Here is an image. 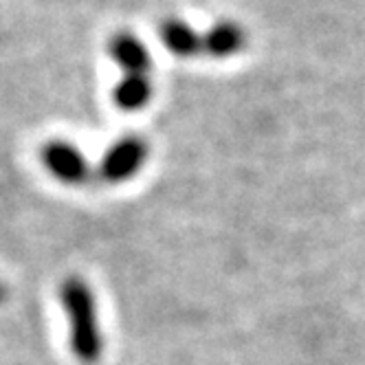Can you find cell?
Returning <instances> with one entry per match:
<instances>
[{
  "instance_id": "obj_1",
  "label": "cell",
  "mask_w": 365,
  "mask_h": 365,
  "mask_svg": "<svg viewBox=\"0 0 365 365\" xmlns=\"http://www.w3.org/2000/svg\"><path fill=\"white\" fill-rule=\"evenodd\" d=\"M62 304L71 322V350L82 363H97L103 350L97 304L91 286L82 277H68L62 284Z\"/></svg>"
},
{
  "instance_id": "obj_2",
  "label": "cell",
  "mask_w": 365,
  "mask_h": 365,
  "mask_svg": "<svg viewBox=\"0 0 365 365\" xmlns=\"http://www.w3.org/2000/svg\"><path fill=\"white\" fill-rule=\"evenodd\" d=\"M148 159V143L137 137L130 135L113 143L103 159L99 163V176L106 182H123L128 178H133L145 163Z\"/></svg>"
},
{
  "instance_id": "obj_3",
  "label": "cell",
  "mask_w": 365,
  "mask_h": 365,
  "mask_svg": "<svg viewBox=\"0 0 365 365\" xmlns=\"http://www.w3.org/2000/svg\"><path fill=\"white\" fill-rule=\"evenodd\" d=\"M40 156H42L44 168L58 180L66 182V185H80L91 174L88 161L80 152V148L64 139H53L44 143Z\"/></svg>"
},
{
  "instance_id": "obj_4",
  "label": "cell",
  "mask_w": 365,
  "mask_h": 365,
  "mask_svg": "<svg viewBox=\"0 0 365 365\" xmlns=\"http://www.w3.org/2000/svg\"><path fill=\"white\" fill-rule=\"evenodd\" d=\"M108 53L123 75H148L152 66L150 48L130 31H119L108 40Z\"/></svg>"
},
{
  "instance_id": "obj_5",
  "label": "cell",
  "mask_w": 365,
  "mask_h": 365,
  "mask_svg": "<svg viewBox=\"0 0 365 365\" xmlns=\"http://www.w3.org/2000/svg\"><path fill=\"white\" fill-rule=\"evenodd\" d=\"M150 97H152L150 75H123L113 91V101L117 103V108L125 113L141 110L143 106H148Z\"/></svg>"
},
{
  "instance_id": "obj_6",
  "label": "cell",
  "mask_w": 365,
  "mask_h": 365,
  "mask_svg": "<svg viewBox=\"0 0 365 365\" xmlns=\"http://www.w3.org/2000/svg\"><path fill=\"white\" fill-rule=\"evenodd\" d=\"M245 44V31L233 22H218L202 36V48L214 58H229Z\"/></svg>"
},
{
  "instance_id": "obj_7",
  "label": "cell",
  "mask_w": 365,
  "mask_h": 365,
  "mask_svg": "<svg viewBox=\"0 0 365 365\" xmlns=\"http://www.w3.org/2000/svg\"><path fill=\"white\" fill-rule=\"evenodd\" d=\"M161 42L174 56L187 58L202 48V36H198L187 22L182 20H165L161 24Z\"/></svg>"
},
{
  "instance_id": "obj_8",
  "label": "cell",
  "mask_w": 365,
  "mask_h": 365,
  "mask_svg": "<svg viewBox=\"0 0 365 365\" xmlns=\"http://www.w3.org/2000/svg\"><path fill=\"white\" fill-rule=\"evenodd\" d=\"M7 297V291H5V286L3 284H0V302H3Z\"/></svg>"
}]
</instances>
